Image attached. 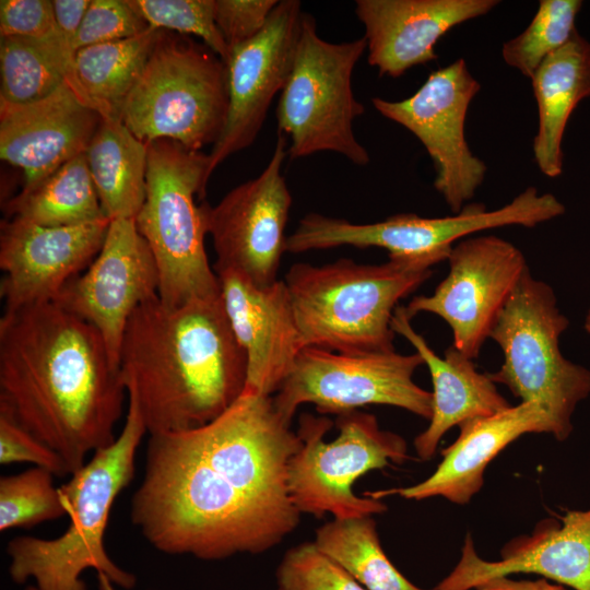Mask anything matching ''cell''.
<instances>
[{"label":"cell","instance_id":"32","mask_svg":"<svg viewBox=\"0 0 590 590\" xmlns=\"http://www.w3.org/2000/svg\"><path fill=\"white\" fill-rule=\"evenodd\" d=\"M54 474L33 467L0 479V530L31 528L67 516Z\"/></svg>","mask_w":590,"mask_h":590},{"label":"cell","instance_id":"35","mask_svg":"<svg viewBox=\"0 0 590 590\" xmlns=\"http://www.w3.org/2000/svg\"><path fill=\"white\" fill-rule=\"evenodd\" d=\"M148 27L128 0H91L73 40V50L134 37Z\"/></svg>","mask_w":590,"mask_h":590},{"label":"cell","instance_id":"17","mask_svg":"<svg viewBox=\"0 0 590 590\" xmlns=\"http://www.w3.org/2000/svg\"><path fill=\"white\" fill-rule=\"evenodd\" d=\"M303 15L299 1H279L263 30L229 51L227 118L209 154V177L228 156L256 140L274 96L290 76Z\"/></svg>","mask_w":590,"mask_h":590},{"label":"cell","instance_id":"3","mask_svg":"<svg viewBox=\"0 0 590 590\" xmlns=\"http://www.w3.org/2000/svg\"><path fill=\"white\" fill-rule=\"evenodd\" d=\"M119 373L148 433H174L212 422L243 396L247 358L221 294L178 306L157 295L126 327Z\"/></svg>","mask_w":590,"mask_h":590},{"label":"cell","instance_id":"12","mask_svg":"<svg viewBox=\"0 0 590 590\" xmlns=\"http://www.w3.org/2000/svg\"><path fill=\"white\" fill-rule=\"evenodd\" d=\"M480 88L465 60L459 58L432 72L408 98L371 99L380 115L411 131L424 145L436 172L434 187L453 214L473 198L486 173L464 134L468 108Z\"/></svg>","mask_w":590,"mask_h":590},{"label":"cell","instance_id":"16","mask_svg":"<svg viewBox=\"0 0 590 590\" xmlns=\"http://www.w3.org/2000/svg\"><path fill=\"white\" fill-rule=\"evenodd\" d=\"M564 213L565 205L554 194L528 187L508 204L491 211L474 203L445 217L399 213L376 223L344 221L337 238L342 246L378 247L388 251L390 260L432 268L448 259L455 241L470 234L508 225L534 227Z\"/></svg>","mask_w":590,"mask_h":590},{"label":"cell","instance_id":"24","mask_svg":"<svg viewBox=\"0 0 590 590\" xmlns=\"http://www.w3.org/2000/svg\"><path fill=\"white\" fill-rule=\"evenodd\" d=\"M392 330L404 337L428 367L433 384V414L428 427L414 439L422 460L433 458L441 437L455 425L488 416L511 406L498 392L487 374L476 370L453 345L437 355L412 324L405 306H398L391 320Z\"/></svg>","mask_w":590,"mask_h":590},{"label":"cell","instance_id":"41","mask_svg":"<svg viewBox=\"0 0 590 590\" xmlns=\"http://www.w3.org/2000/svg\"><path fill=\"white\" fill-rule=\"evenodd\" d=\"M99 590H116L110 579L105 575H97ZM25 590H38L35 586H28Z\"/></svg>","mask_w":590,"mask_h":590},{"label":"cell","instance_id":"4","mask_svg":"<svg viewBox=\"0 0 590 590\" xmlns=\"http://www.w3.org/2000/svg\"><path fill=\"white\" fill-rule=\"evenodd\" d=\"M146 432L138 404L128 398L126 422L116 440L95 451L59 487L70 519L66 531L55 539L22 535L8 543L14 582L33 579L38 590H87L81 576L93 568L123 589L135 586V576L108 556L104 534L115 499L132 481L137 449Z\"/></svg>","mask_w":590,"mask_h":590},{"label":"cell","instance_id":"25","mask_svg":"<svg viewBox=\"0 0 590 590\" xmlns=\"http://www.w3.org/2000/svg\"><path fill=\"white\" fill-rule=\"evenodd\" d=\"M539 126L533 140L535 163L545 176L563 169L562 141L576 106L590 96V42L577 31L550 55L531 78Z\"/></svg>","mask_w":590,"mask_h":590},{"label":"cell","instance_id":"40","mask_svg":"<svg viewBox=\"0 0 590 590\" xmlns=\"http://www.w3.org/2000/svg\"><path fill=\"white\" fill-rule=\"evenodd\" d=\"M474 590H567L563 585H553L546 579L515 580L500 577L477 585Z\"/></svg>","mask_w":590,"mask_h":590},{"label":"cell","instance_id":"39","mask_svg":"<svg viewBox=\"0 0 590 590\" xmlns=\"http://www.w3.org/2000/svg\"><path fill=\"white\" fill-rule=\"evenodd\" d=\"M91 0H54V15L59 33L73 50L78 34ZM74 52V50H73ZM75 54V52H74Z\"/></svg>","mask_w":590,"mask_h":590},{"label":"cell","instance_id":"36","mask_svg":"<svg viewBox=\"0 0 590 590\" xmlns=\"http://www.w3.org/2000/svg\"><path fill=\"white\" fill-rule=\"evenodd\" d=\"M33 463L55 476L70 475L63 459L10 416L0 413V463Z\"/></svg>","mask_w":590,"mask_h":590},{"label":"cell","instance_id":"14","mask_svg":"<svg viewBox=\"0 0 590 590\" xmlns=\"http://www.w3.org/2000/svg\"><path fill=\"white\" fill-rule=\"evenodd\" d=\"M286 156V137L279 134L259 176L232 189L215 206L201 203L217 258L214 271L232 269L258 286L278 281L292 204L281 173Z\"/></svg>","mask_w":590,"mask_h":590},{"label":"cell","instance_id":"10","mask_svg":"<svg viewBox=\"0 0 590 590\" xmlns=\"http://www.w3.org/2000/svg\"><path fill=\"white\" fill-rule=\"evenodd\" d=\"M339 434L324 441L332 422L324 416L300 415L302 445L288 463L287 486L300 514L333 519L371 517L387 507L380 499L359 497L353 484L364 474L408 459L405 440L379 427L375 415L352 411L338 415Z\"/></svg>","mask_w":590,"mask_h":590},{"label":"cell","instance_id":"7","mask_svg":"<svg viewBox=\"0 0 590 590\" xmlns=\"http://www.w3.org/2000/svg\"><path fill=\"white\" fill-rule=\"evenodd\" d=\"M227 110L225 62L204 44L161 31L121 120L145 143L169 140L200 151L216 143Z\"/></svg>","mask_w":590,"mask_h":590},{"label":"cell","instance_id":"18","mask_svg":"<svg viewBox=\"0 0 590 590\" xmlns=\"http://www.w3.org/2000/svg\"><path fill=\"white\" fill-rule=\"evenodd\" d=\"M110 220L49 227L20 219L1 223L0 294L4 312L52 302L99 252Z\"/></svg>","mask_w":590,"mask_h":590},{"label":"cell","instance_id":"30","mask_svg":"<svg viewBox=\"0 0 590 590\" xmlns=\"http://www.w3.org/2000/svg\"><path fill=\"white\" fill-rule=\"evenodd\" d=\"M314 542L366 590H424L387 557L373 517L332 519L317 529Z\"/></svg>","mask_w":590,"mask_h":590},{"label":"cell","instance_id":"5","mask_svg":"<svg viewBox=\"0 0 590 590\" xmlns=\"http://www.w3.org/2000/svg\"><path fill=\"white\" fill-rule=\"evenodd\" d=\"M433 270L390 260L359 264H293L283 280L305 346L359 354L392 352L397 304L430 278Z\"/></svg>","mask_w":590,"mask_h":590},{"label":"cell","instance_id":"8","mask_svg":"<svg viewBox=\"0 0 590 590\" xmlns=\"http://www.w3.org/2000/svg\"><path fill=\"white\" fill-rule=\"evenodd\" d=\"M568 326L553 288L533 278L528 268L491 331L504 361L498 370L487 374L521 402L544 404L563 440L573 430L577 405L590 394V369L560 351L559 340Z\"/></svg>","mask_w":590,"mask_h":590},{"label":"cell","instance_id":"20","mask_svg":"<svg viewBox=\"0 0 590 590\" xmlns=\"http://www.w3.org/2000/svg\"><path fill=\"white\" fill-rule=\"evenodd\" d=\"M102 116L70 83L25 105L0 103V156L24 173L23 188L86 152Z\"/></svg>","mask_w":590,"mask_h":590},{"label":"cell","instance_id":"13","mask_svg":"<svg viewBox=\"0 0 590 590\" xmlns=\"http://www.w3.org/2000/svg\"><path fill=\"white\" fill-rule=\"evenodd\" d=\"M449 273L430 295L405 306L439 316L450 327L453 346L470 359L480 355L498 315L529 268L521 250L495 235L465 238L448 257Z\"/></svg>","mask_w":590,"mask_h":590},{"label":"cell","instance_id":"2","mask_svg":"<svg viewBox=\"0 0 590 590\" xmlns=\"http://www.w3.org/2000/svg\"><path fill=\"white\" fill-rule=\"evenodd\" d=\"M126 388L98 331L55 302L0 319V413L55 450L69 473L116 440Z\"/></svg>","mask_w":590,"mask_h":590},{"label":"cell","instance_id":"33","mask_svg":"<svg viewBox=\"0 0 590 590\" xmlns=\"http://www.w3.org/2000/svg\"><path fill=\"white\" fill-rule=\"evenodd\" d=\"M150 27L193 35L226 64L229 49L215 24V0H128Z\"/></svg>","mask_w":590,"mask_h":590},{"label":"cell","instance_id":"9","mask_svg":"<svg viewBox=\"0 0 590 590\" xmlns=\"http://www.w3.org/2000/svg\"><path fill=\"white\" fill-rule=\"evenodd\" d=\"M367 49L365 37L330 43L317 34L315 19L304 12L293 67L281 92L279 134L288 137L287 155L302 158L334 152L355 165L369 163L353 132L365 108L352 90V74Z\"/></svg>","mask_w":590,"mask_h":590},{"label":"cell","instance_id":"38","mask_svg":"<svg viewBox=\"0 0 590 590\" xmlns=\"http://www.w3.org/2000/svg\"><path fill=\"white\" fill-rule=\"evenodd\" d=\"M52 1L1 0V37L21 36L43 38L58 34Z\"/></svg>","mask_w":590,"mask_h":590},{"label":"cell","instance_id":"1","mask_svg":"<svg viewBox=\"0 0 590 590\" xmlns=\"http://www.w3.org/2000/svg\"><path fill=\"white\" fill-rule=\"evenodd\" d=\"M300 445L273 398L257 394L201 427L151 434L131 521L169 555L217 560L269 551L299 522L287 472Z\"/></svg>","mask_w":590,"mask_h":590},{"label":"cell","instance_id":"27","mask_svg":"<svg viewBox=\"0 0 590 590\" xmlns=\"http://www.w3.org/2000/svg\"><path fill=\"white\" fill-rule=\"evenodd\" d=\"M160 33L161 30L149 26L134 37L79 49L70 85L102 117L121 119L123 104Z\"/></svg>","mask_w":590,"mask_h":590},{"label":"cell","instance_id":"26","mask_svg":"<svg viewBox=\"0 0 590 590\" xmlns=\"http://www.w3.org/2000/svg\"><path fill=\"white\" fill-rule=\"evenodd\" d=\"M148 143L119 118L102 117L85 152L102 209L111 221L135 219L146 194Z\"/></svg>","mask_w":590,"mask_h":590},{"label":"cell","instance_id":"28","mask_svg":"<svg viewBox=\"0 0 590 590\" xmlns=\"http://www.w3.org/2000/svg\"><path fill=\"white\" fill-rule=\"evenodd\" d=\"M10 219L49 227L109 220L101 205L86 154L70 160L33 187L23 188L4 205Z\"/></svg>","mask_w":590,"mask_h":590},{"label":"cell","instance_id":"31","mask_svg":"<svg viewBox=\"0 0 590 590\" xmlns=\"http://www.w3.org/2000/svg\"><path fill=\"white\" fill-rule=\"evenodd\" d=\"M581 5L579 0H541L528 27L504 44V61L531 79L540 64L577 31L575 21Z\"/></svg>","mask_w":590,"mask_h":590},{"label":"cell","instance_id":"37","mask_svg":"<svg viewBox=\"0 0 590 590\" xmlns=\"http://www.w3.org/2000/svg\"><path fill=\"white\" fill-rule=\"evenodd\" d=\"M278 0H215V24L229 51L257 36Z\"/></svg>","mask_w":590,"mask_h":590},{"label":"cell","instance_id":"19","mask_svg":"<svg viewBox=\"0 0 590 590\" xmlns=\"http://www.w3.org/2000/svg\"><path fill=\"white\" fill-rule=\"evenodd\" d=\"M233 333L247 358L243 394L271 397L304 347L283 280L258 286L232 269L215 270Z\"/></svg>","mask_w":590,"mask_h":590},{"label":"cell","instance_id":"23","mask_svg":"<svg viewBox=\"0 0 590 590\" xmlns=\"http://www.w3.org/2000/svg\"><path fill=\"white\" fill-rule=\"evenodd\" d=\"M457 440L446 450L435 472L413 486L365 495L380 499L398 494L406 499L444 497L464 505L481 489L489 462L509 444L527 433H550L563 440L548 409L540 402H520L496 414L475 417L459 425Z\"/></svg>","mask_w":590,"mask_h":590},{"label":"cell","instance_id":"29","mask_svg":"<svg viewBox=\"0 0 590 590\" xmlns=\"http://www.w3.org/2000/svg\"><path fill=\"white\" fill-rule=\"evenodd\" d=\"M74 56L60 33L43 38L1 37L0 103H35L72 84Z\"/></svg>","mask_w":590,"mask_h":590},{"label":"cell","instance_id":"15","mask_svg":"<svg viewBox=\"0 0 590 590\" xmlns=\"http://www.w3.org/2000/svg\"><path fill=\"white\" fill-rule=\"evenodd\" d=\"M154 256L134 219L111 220L103 246L80 274L52 300L93 326L102 335L114 365L133 312L158 295Z\"/></svg>","mask_w":590,"mask_h":590},{"label":"cell","instance_id":"42","mask_svg":"<svg viewBox=\"0 0 590 590\" xmlns=\"http://www.w3.org/2000/svg\"><path fill=\"white\" fill-rule=\"evenodd\" d=\"M583 327L586 332L590 334V307L588 308V311L586 314Z\"/></svg>","mask_w":590,"mask_h":590},{"label":"cell","instance_id":"22","mask_svg":"<svg viewBox=\"0 0 590 590\" xmlns=\"http://www.w3.org/2000/svg\"><path fill=\"white\" fill-rule=\"evenodd\" d=\"M497 0H356L368 62L379 75L401 76L438 58L435 46L452 27L484 15Z\"/></svg>","mask_w":590,"mask_h":590},{"label":"cell","instance_id":"11","mask_svg":"<svg viewBox=\"0 0 590 590\" xmlns=\"http://www.w3.org/2000/svg\"><path fill=\"white\" fill-rule=\"evenodd\" d=\"M422 364L416 352L347 354L305 346L273 402L290 424L304 403L315 404L321 414L337 415L368 404H385L430 420L433 394L413 380Z\"/></svg>","mask_w":590,"mask_h":590},{"label":"cell","instance_id":"6","mask_svg":"<svg viewBox=\"0 0 590 590\" xmlns=\"http://www.w3.org/2000/svg\"><path fill=\"white\" fill-rule=\"evenodd\" d=\"M145 200L134 219L160 275L158 298L178 306L221 294L204 248L208 234L202 204L209 180V154L157 140L148 143Z\"/></svg>","mask_w":590,"mask_h":590},{"label":"cell","instance_id":"21","mask_svg":"<svg viewBox=\"0 0 590 590\" xmlns=\"http://www.w3.org/2000/svg\"><path fill=\"white\" fill-rule=\"evenodd\" d=\"M520 573L590 590V508L566 511L560 523L543 522L533 534L509 542L496 562L479 557L468 534L459 563L434 590H471L486 580Z\"/></svg>","mask_w":590,"mask_h":590},{"label":"cell","instance_id":"34","mask_svg":"<svg viewBox=\"0 0 590 590\" xmlns=\"http://www.w3.org/2000/svg\"><path fill=\"white\" fill-rule=\"evenodd\" d=\"M275 577L276 590H366L314 541L291 547Z\"/></svg>","mask_w":590,"mask_h":590}]
</instances>
